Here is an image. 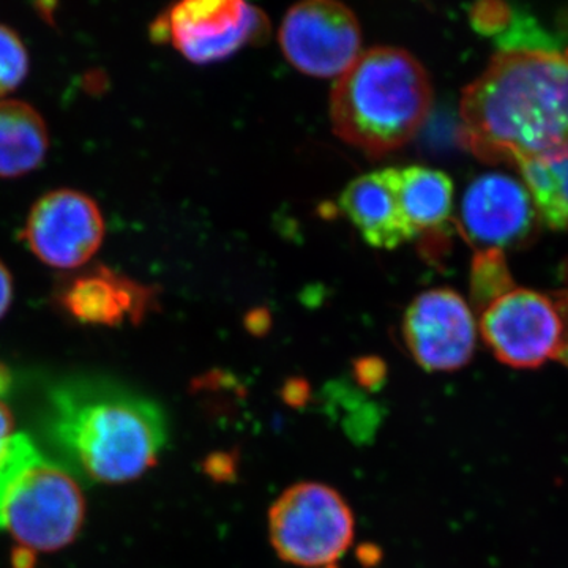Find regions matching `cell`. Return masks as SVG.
I'll return each mask as SVG.
<instances>
[{"label": "cell", "mask_w": 568, "mask_h": 568, "mask_svg": "<svg viewBox=\"0 0 568 568\" xmlns=\"http://www.w3.org/2000/svg\"><path fill=\"white\" fill-rule=\"evenodd\" d=\"M459 138L487 163L568 156V50H507L463 92Z\"/></svg>", "instance_id": "1"}, {"label": "cell", "mask_w": 568, "mask_h": 568, "mask_svg": "<svg viewBox=\"0 0 568 568\" xmlns=\"http://www.w3.org/2000/svg\"><path fill=\"white\" fill-rule=\"evenodd\" d=\"M48 429L78 470L100 484L142 476L166 444V422L155 403L102 381H69L55 387Z\"/></svg>", "instance_id": "2"}, {"label": "cell", "mask_w": 568, "mask_h": 568, "mask_svg": "<svg viewBox=\"0 0 568 568\" xmlns=\"http://www.w3.org/2000/svg\"><path fill=\"white\" fill-rule=\"evenodd\" d=\"M432 106L424 65L410 52L377 47L362 52L336 81L331 121L339 140L381 159L416 136Z\"/></svg>", "instance_id": "3"}, {"label": "cell", "mask_w": 568, "mask_h": 568, "mask_svg": "<svg viewBox=\"0 0 568 568\" xmlns=\"http://www.w3.org/2000/svg\"><path fill=\"white\" fill-rule=\"evenodd\" d=\"M82 521L84 497L74 478L28 436H14L0 459V530L28 551H55L73 541Z\"/></svg>", "instance_id": "4"}, {"label": "cell", "mask_w": 568, "mask_h": 568, "mask_svg": "<svg viewBox=\"0 0 568 568\" xmlns=\"http://www.w3.org/2000/svg\"><path fill=\"white\" fill-rule=\"evenodd\" d=\"M268 534L286 562L332 566L353 544V511L335 489L305 481L278 497L268 514Z\"/></svg>", "instance_id": "5"}, {"label": "cell", "mask_w": 568, "mask_h": 568, "mask_svg": "<svg viewBox=\"0 0 568 568\" xmlns=\"http://www.w3.org/2000/svg\"><path fill=\"white\" fill-rule=\"evenodd\" d=\"M267 33L263 11L241 0H189L152 26L153 39L171 41L193 63L223 61Z\"/></svg>", "instance_id": "6"}, {"label": "cell", "mask_w": 568, "mask_h": 568, "mask_svg": "<svg viewBox=\"0 0 568 568\" xmlns=\"http://www.w3.org/2000/svg\"><path fill=\"white\" fill-rule=\"evenodd\" d=\"M280 44L291 65L302 73L339 78L362 54L361 24L343 3L310 0L287 11Z\"/></svg>", "instance_id": "7"}, {"label": "cell", "mask_w": 568, "mask_h": 568, "mask_svg": "<svg viewBox=\"0 0 568 568\" xmlns=\"http://www.w3.org/2000/svg\"><path fill=\"white\" fill-rule=\"evenodd\" d=\"M485 342L503 364L536 368L558 357L564 327L555 301L515 287L480 313Z\"/></svg>", "instance_id": "8"}, {"label": "cell", "mask_w": 568, "mask_h": 568, "mask_svg": "<svg viewBox=\"0 0 568 568\" xmlns=\"http://www.w3.org/2000/svg\"><path fill=\"white\" fill-rule=\"evenodd\" d=\"M103 237L99 205L74 190H58L40 197L24 230L31 252L55 268L81 267L100 248Z\"/></svg>", "instance_id": "9"}, {"label": "cell", "mask_w": 568, "mask_h": 568, "mask_svg": "<svg viewBox=\"0 0 568 568\" xmlns=\"http://www.w3.org/2000/svg\"><path fill=\"white\" fill-rule=\"evenodd\" d=\"M403 334L422 368L454 372L473 357L476 320L462 295L450 290L426 291L406 310Z\"/></svg>", "instance_id": "10"}, {"label": "cell", "mask_w": 568, "mask_h": 568, "mask_svg": "<svg viewBox=\"0 0 568 568\" xmlns=\"http://www.w3.org/2000/svg\"><path fill=\"white\" fill-rule=\"evenodd\" d=\"M536 215L525 183L489 173L477 178L463 194L459 230L477 253L503 252L529 237Z\"/></svg>", "instance_id": "11"}, {"label": "cell", "mask_w": 568, "mask_h": 568, "mask_svg": "<svg viewBox=\"0 0 568 568\" xmlns=\"http://www.w3.org/2000/svg\"><path fill=\"white\" fill-rule=\"evenodd\" d=\"M59 301L81 323L118 325L125 320L141 321L152 306L153 291L104 265H97L63 284Z\"/></svg>", "instance_id": "12"}, {"label": "cell", "mask_w": 568, "mask_h": 568, "mask_svg": "<svg viewBox=\"0 0 568 568\" xmlns=\"http://www.w3.org/2000/svg\"><path fill=\"white\" fill-rule=\"evenodd\" d=\"M339 207L366 242L392 250L416 237L399 201V170L361 175L339 196Z\"/></svg>", "instance_id": "13"}, {"label": "cell", "mask_w": 568, "mask_h": 568, "mask_svg": "<svg viewBox=\"0 0 568 568\" xmlns=\"http://www.w3.org/2000/svg\"><path fill=\"white\" fill-rule=\"evenodd\" d=\"M47 123L31 104L0 102V178L13 179L39 168L48 153Z\"/></svg>", "instance_id": "14"}, {"label": "cell", "mask_w": 568, "mask_h": 568, "mask_svg": "<svg viewBox=\"0 0 568 568\" xmlns=\"http://www.w3.org/2000/svg\"><path fill=\"white\" fill-rule=\"evenodd\" d=\"M399 201L414 233L443 227L454 209V183L443 171L426 166L399 170Z\"/></svg>", "instance_id": "15"}, {"label": "cell", "mask_w": 568, "mask_h": 568, "mask_svg": "<svg viewBox=\"0 0 568 568\" xmlns=\"http://www.w3.org/2000/svg\"><path fill=\"white\" fill-rule=\"evenodd\" d=\"M518 168L541 220L551 230L568 231V156Z\"/></svg>", "instance_id": "16"}, {"label": "cell", "mask_w": 568, "mask_h": 568, "mask_svg": "<svg viewBox=\"0 0 568 568\" xmlns=\"http://www.w3.org/2000/svg\"><path fill=\"white\" fill-rule=\"evenodd\" d=\"M515 290L506 256L497 250L478 252L470 271V297L478 315L504 294Z\"/></svg>", "instance_id": "17"}, {"label": "cell", "mask_w": 568, "mask_h": 568, "mask_svg": "<svg viewBox=\"0 0 568 568\" xmlns=\"http://www.w3.org/2000/svg\"><path fill=\"white\" fill-rule=\"evenodd\" d=\"M29 71V55L20 36L0 24V97L17 89Z\"/></svg>", "instance_id": "18"}, {"label": "cell", "mask_w": 568, "mask_h": 568, "mask_svg": "<svg viewBox=\"0 0 568 568\" xmlns=\"http://www.w3.org/2000/svg\"><path fill=\"white\" fill-rule=\"evenodd\" d=\"M11 376L9 369L0 364V459L7 454L14 436V418L9 405Z\"/></svg>", "instance_id": "19"}, {"label": "cell", "mask_w": 568, "mask_h": 568, "mask_svg": "<svg viewBox=\"0 0 568 568\" xmlns=\"http://www.w3.org/2000/svg\"><path fill=\"white\" fill-rule=\"evenodd\" d=\"M508 9L504 3H478L470 11L474 28L481 33H495L506 28Z\"/></svg>", "instance_id": "20"}, {"label": "cell", "mask_w": 568, "mask_h": 568, "mask_svg": "<svg viewBox=\"0 0 568 568\" xmlns=\"http://www.w3.org/2000/svg\"><path fill=\"white\" fill-rule=\"evenodd\" d=\"M11 298H13V280L9 268L0 261V317L10 308Z\"/></svg>", "instance_id": "21"}, {"label": "cell", "mask_w": 568, "mask_h": 568, "mask_svg": "<svg viewBox=\"0 0 568 568\" xmlns=\"http://www.w3.org/2000/svg\"><path fill=\"white\" fill-rule=\"evenodd\" d=\"M558 358L568 366V324L564 327L562 346H560Z\"/></svg>", "instance_id": "22"}]
</instances>
